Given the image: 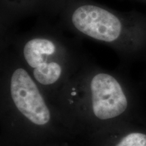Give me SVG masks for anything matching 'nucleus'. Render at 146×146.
Listing matches in <instances>:
<instances>
[{
  "label": "nucleus",
  "instance_id": "obj_2",
  "mask_svg": "<svg viewBox=\"0 0 146 146\" xmlns=\"http://www.w3.org/2000/svg\"><path fill=\"white\" fill-rule=\"evenodd\" d=\"M91 109L97 119L107 120L125 112L128 102L121 85L110 74L100 72L91 78Z\"/></svg>",
  "mask_w": 146,
  "mask_h": 146
},
{
  "label": "nucleus",
  "instance_id": "obj_5",
  "mask_svg": "<svg viewBox=\"0 0 146 146\" xmlns=\"http://www.w3.org/2000/svg\"><path fill=\"white\" fill-rule=\"evenodd\" d=\"M115 146H146V135L141 133H129Z\"/></svg>",
  "mask_w": 146,
  "mask_h": 146
},
{
  "label": "nucleus",
  "instance_id": "obj_3",
  "mask_svg": "<svg viewBox=\"0 0 146 146\" xmlns=\"http://www.w3.org/2000/svg\"><path fill=\"white\" fill-rule=\"evenodd\" d=\"M74 27L89 37L105 42L117 39L122 31L119 19L109 11L94 5H83L73 12Z\"/></svg>",
  "mask_w": 146,
  "mask_h": 146
},
{
  "label": "nucleus",
  "instance_id": "obj_4",
  "mask_svg": "<svg viewBox=\"0 0 146 146\" xmlns=\"http://www.w3.org/2000/svg\"><path fill=\"white\" fill-rule=\"evenodd\" d=\"M56 52V45L45 38L31 39L24 47V57L27 63L33 69L35 80L43 85L56 83L62 72V68L58 62L52 60Z\"/></svg>",
  "mask_w": 146,
  "mask_h": 146
},
{
  "label": "nucleus",
  "instance_id": "obj_1",
  "mask_svg": "<svg viewBox=\"0 0 146 146\" xmlns=\"http://www.w3.org/2000/svg\"><path fill=\"white\" fill-rule=\"evenodd\" d=\"M10 92L16 110L31 123L41 127L50 123V108L35 81L25 69L17 68L12 73Z\"/></svg>",
  "mask_w": 146,
  "mask_h": 146
}]
</instances>
